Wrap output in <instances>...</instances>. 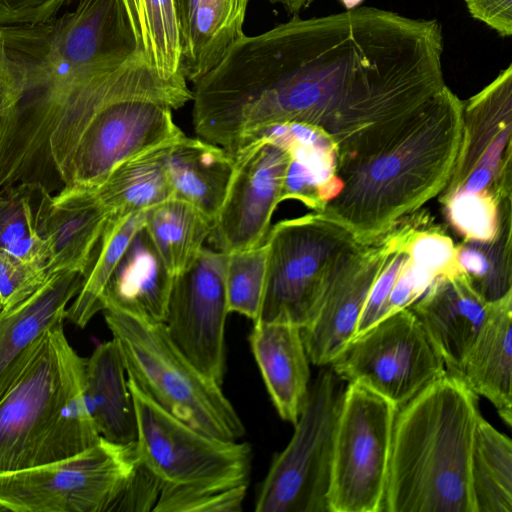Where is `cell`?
<instances>
[{"instance_id": "cell-1", "label": "cell", "mask_w": 512, "mask_h": 512, "mask_svg": "<svg viewBox=\"0 0 512 512\" xmlns=\"http://www.w3.org/2000/svg\"><path fill=\"white\" fill-rule=\"evenodd\" d=\"M442 53L437 20L356 7L244 34L224 58L223 84L246 130L308 124L349 149L446 87Z\"/></svg>"}, {"instance_id": "cell-2", "label": "cell", "mask_w": 512, "mask_h": 512, "mask_svg": "<svg viewBox=\"0 0 512 512\" xmlns=\"http://www.w3.org/2000/svg\"><path fill=\"white\" fill-rule=\"evenodd\" d=\"M478 396L445 374L398 408L383 512H475L470 457Z\"/></svg>"}, {"instance_id": "cell-3", "label": "cell", "mask_w": 512, "mask_h": 512, "mask_svg": "<svg viewBox=\"0 0 512 512\" xmlns=\"http://www.w3.org/2000/svg\"><path fill=\"white\" fill-rule=\"evenodd\" d=\"M121 0H80L38 23L0 25V84L5 100L92 69H110L137 52Z\"/></svg>"}, {"instance_id": "cell-4", "label": "cell", "mask_w": 512, "mask_h": 512, "mask_svg": "<svg viewBox=\"0 0 512 512\" xmlns=\"http://www.w3.org/2000/svg\"><path fill=\"white\" fill-rule=\"evenodd\" d=\"M370 242L321 212L276 223L265 240V285L255 322L307 326L328 289Z\"/></svg>"}, {"instance_id": "cell-5", "label": "cell", "mask_w": 512, "mask_h": 512, "mask_svg": "<svg viewBox=\"0 0 512 512\" xmlns=\"http://www.w3.org/2000/svg\"><path fill=\"white\" fill-rule=\"evenodd\" d=\"M127 377L157 406L207 435L236 441L245 427L221 384L201 372L172 342L163 323L105 309Z\"/></svg>"}, {"instance_id": "cell-6", "label": "cell", "mask_w": 512, "mask_h": 512, "mask_svg": "<svg viewBox=\"0 0 512 512\" xmlns=\"http://www.w3.org/2000/svg\"><path fill=\"white\" fill-rule=\"evenodd\" d=\"M321 367L291 440L260 485L256 512H329L335 434L347 383L330 365Z\"/></svg>"}, {"instance_id": "cell-7", "label": "cell", "mask_w": 512, "mask_h": 512, "mask_svg": "<svg viewBox=\"0 0 512 512\" xmlns=\"http://www.w3.org/2000/svg\"><path fill=\"white\" fill-rule=\"evenodd\" d=\"M135 443L101 437L74 456L0 473V512H111L137 467Z\"/></svg>"}, {"instance_id": "cell-8", "label": "cell", "mask_w": 512, "mask_h": 512, "mask_svg": "<svg viewBox=\"0 0 512 512\" xmlns=\"http://www.w3.org/2000/svg\"><path fill=\"white\" fill-rule=\"evenodd\" d=\"M128 378V377H127ZM137 418L135 454L160 488L248 485L252 448L207 435L169 414L128 379Z\"/></svg>"}, {"instance_id": "cell-9", "label": "cell", "mask_w": 512, "mask_h": 512, "mask_svg": "<svg viewBox=\"0 0 512 512\" xmlns=\"http://www.w3.org/2000/svg\"><path fill=\"white\" fill-rule=\"evenodd\" d=\"M398 407L358 383H347L331 470L329 512H383Z\"/></svg>"}, {"instance_id": "cell-10", "label": "cell", "mask_w": 512, "mask_h": 512, "mask_svg": "<svg viewBox=\"0 0 512 512\" xmlns=\"http://www.w3.org/2000/svg\"><path fill=\"white\" fill-rule=\"evenodd\" d=\"M329 365L345 383L361 384L398 408L447 374L409 307L353 337Z\"/></svg>"}, {"instance_id": "cell-11", "label": "cell", "mask_w": 512, "mask_h": 512, "mask_svg": "<svg viewBox=\"0 0 512 512\" xmlns=\"http://www.w3.org/2000/svg\"><path fill=\"white\" fill-rule=\"evenodd\" d=\"M57 325L22 353L0 383V473L34 466L52 425L61 383Z\"/></svg>"}, {"instance_id": "cell-12", "label": "cell", "mask_w": 512, "mask_h": 512, "mask_svg": "<svg viewBox=\"0 0 512 512\" xmlns=\"http://www.w3.org/2000/svg\"><path fill=\"white\" fill-rule=\"evenodd\" d=\"M227 256L204 247L194 262L174 277L163 323L176 347L219 384L226 371Z\"/></svg>"}, {"instance_id": "cell-13", "label": "cell", "mask_w": 512, "mask_h": 512, "mask_svg": "<svg viewBox=\"0 0 512 512\" xmlns=\"http://www.w3.org/2000/svg\"><path fill=\"white\" fill-rule=\"evenodd\" d=\"M232 156V177L208 237L215 250L225 253L265 242L273 212L282 202L290 161L289 150L265 136L250 140Z\"/></svg>"}, {"instance_id": "cell-14", "label": "cell", "mask_w": 512, "mask_h": 512, "mask_svg": "<svg viewBox=\"0 0 512 512\" xmlns=\"http://www.w3.org/2000/svg\"><path fill=\"white\" fill-rule=\"evenodd\" d=\"M404 227L395 229L393 226L374 238L362 257L328 289L318 312L302 328L305 349L312 364L329 365L355 336L371 287Z\"/></svg>"}, {"instance_id": "cell-15", "label": "cell", "mask_w": 512, "mask_h": 512, "mask_svg": "<svg viewBox=\"0 0 512 512\" xmlns=\"http://www.w3.org/2000/svg\"><path fill=\"white\" fill-rule=\"evenodd\" d=\"M512 65L475 96L462 102V138L445 192L475 168L491 172L503 194H510Z\"/></svg>"}, {"instance_id": "cell-16", "label": "cell", "mask_w": 512, "mask_h": 512, "mask_svg": "<svg viewBox=\"0 0 512 512\" xmlns=\"http://www.w3.org/2000/svg\"><path fill=\"white\" fill-rule=\"evenodd\" d=\"M491 304L457 271L435 277L409 308L444 362L447 373L459 377Z\"/></svg>"}, {"instance_id": "cell-17", "label": "cell", "mask_w": 512, "mask_h": 512, "mask_svg": "<svg viewBox=\"0 0 512 512\" xmlns=\"http://www.w3.org/2000/svg\"><path fill=\"white\" fill-rule=\"evenodd\" d=\"M35 224L48 245V271L84 275L108 213L91 189L66 188L49 194L36 190Z\"/></svg>"}, {"instance_id": "cell-18", "label": "cell", "mask_w": 512, "mask_h": 512, "mask_svg": "<svg viewBox=\"0 0 512 512\" xmlns=\"http://www.w3.org/2000/svg\"><path fill=\"white\" fill-rule=\"evenodd\" d=\"M249 340L274 407L284 421L294 425L310 387L302 328L289 322L257 321Z\"/></svg>"}, {"instance_id": "cell-19", "label": "cell", "mask_w": 512, "mask_h": 512, "mask_svg": "<svg viewBox=\"0 0 512 512\" xmlns=\"http://www.w3.org/2000/svg\"><path fill=\"white\" fill-rule=\"evenodd\" d=\"M174 277L143 227L131 239L101 298L113 309L152 323H164Z\"/></svg>"}, {"instance_id": "cell-20", "label": "cell", "mask_w": 512, "mask_h": 512, "mask_svg": "<svg viewBox=\"0 0 512 512\" xmlns=\"http://www.w3.org/2000/svg\"><path fill=\"white\" fill-rule=\"evenodd\" d=\"M249 1L174 0L187 81H198L244 35Z\"/></svg>"}, {"instance_id": "cell-21", "label": "cell", "mask_w": 512, "mask_h": 512, "mask_svg": "<svg viewBox=\"0 0 512 512\" xmlns=\"http://www.w3.org/2000/svg\"><path fill=\"white\" fill-rule=\"evenodd\" d=\"M55 342L60 366V394L52 425L35 465L74 456L101 439L86 398V359L69 344L63 323L55 327Z\"/></svg>"}, {"instance_id": "cell-22", "label": "cell", "mask_w": 512, "mask_h": 512, "mask_svg": "<svg viewBox=\"0 0 512 512\" xmlns=\"http://www.w3.org/2000/svg\"><path fill=\"white\" fill-rule=\"evenodd\" d=\"M488 399L507 426L512 424V293L492 302L459 376Z\"/></svg>"}, {"instance_id": "cell-23", "label": "cell", "mask_w": 512, "mask_h": 512, "mask_svg": "<svg viewBox=\"0 0 512 512\" xmlns=\"http://www.w3.org/2000/svg\"><path fill=\"white\" fill-rule=\"evenodd\" d=\"M234 167L224 148L185 134L172 141L165 170L173 197L197 208L214 225L225 199Z\"/></svg>"}, {"instance_id": "cell-24", "label": "cell", "mask_w": 512, "mask_h": 512, "mask_svg": "<svg viewBox=\"0 0 512 512\" xmlns=\"http://www.w3.org/2000/svg\"><path fill=\"white\" fill-rule=\"evenodd\" d=\"M82 283L83 276L78 272L57 271L27 299L0 309V383L37 338L66 320L68 304L77 296Z\"/></svg>"}, {"instance_id": "cell-25", "label": "cell", "mask_w": 512, "mask_h": 512, "mask_svg": "<svg viewBox=\"0 0 512 512\" xmlns=\"http://www.w3.org/2000/svg\"><path fill=\"white\" fill-rule=\"evenodd\" d=\"M125 373L121 350L113 338L99 344L86 359L85 392L91 416L100 436L119 445L134 444L138 434Z\"/></svg>"}, {"instance_id": "cell-26", "label": "cell", "mask_w": 512, "mask_h": 512, "mask_svg": "<svg viewBox=\"0 0 512 512\" xmlns=\"http://www.w3.org/2000/svg\"><path fill=\"white\" fill-rule=\"evenodd\" d=\"M171 142L122 162L99 186L91 189L108 216L125 217L147 211L173 198L165 170V155Z\"/></svg>"}, {"instance_id": "cell-27", "label": "cell", "mask_w": 512, "mask_h": 512, "mask_svg": "<svg viewBox=\"0 0 512 512\" xmlns=\"http://www.w3.org/2000/svg\"><path fill=\"white\" fill-rule=\"evenodd\" d=\"M475 512L512 511V443L480 414L470 457Z\"/></svg>"}, {"instance_id": "cell-28", "label": "cell", "mask_w": 512, "mask_h": 512, "mask_svg": "<svg viewBox=\"0 0 512 512\" xmlns=\"http://www.w3.org/2000/svg\"><path fill=\"white\" fill-rule=\"evenodd\" d=\"M212 227L197 208L174 197L149 209L144 226L173 277L194 262Z\"/></svg>"}, {"instance_id": "cell-29", "label": "cell", "mask_w": 512, "mask_h": 512, "mask_svg": "<svg viewBox=\"0 0 512 512\" xmlns=\"http://www.w3.org/2000/svg\"><path fill=\"white\" fill-rule=\"evenodd\" d=\"M147 211L125 217L108 216L83 275L81 289L66 310V320L84 328L102 311L101 298L104 289L131 239L145 226Z\"/></svg>"}, {"instance_id": "cell-30", "label": "cell", "mask_w": 512, "mask_h": 512, "mask_svg": "<svg viewBox=\"0 0 512 512\" xmlns=\"http://www.w3.org/2000/svg\"><path fill=\"white\" fill-rule=\"evenodd\" d=\"M121 2L134 34L137 50L146 57L161 77H184L174 0Z\"/></svg>"}, {"instance_id": "cell-31", "label": "cell", "mask_w": 512, "mask_h": 512, "mask_svg": "<svg viewBox=\"0 0 512 512\" xmlns=\"http://www.w3.org/2000/svg\"><path fill=\"white\" fill-rule=\"evenodd\" d=\"M35 200L36 189L23 184L0 189V249L47 266L49 249L36 229Z\"/></svg>"}, {"instance_id": "cell-32", "label": "cell", "mask_w": 512, "mask_h": 512, "mask_svg": "<svg viewBox=\"0 0 512 512\" xmlns=\"http://www.w3.org/2000/svg\"><path fill=\"white\" fill-rule=\"evenodd\" d=\"M510 225L491 241H466L456 248L455 261L470 285L488 302L512 293L510 265Z\"/></svg>"}, {"instance_id": "cell-33", "label": "cell", "mask_w": 512, "mask_h": 512, "mask_svg": "<svg viewBox=\"0 0 512 512\" xmlns=\"http://www.w3.org/2000/svg\"><path fill=\"white\" fill-rule=\"evenodd\" d=\"M225 287L229 313L235 312L255 322L265 285L266 245L227 253Z\"/></svg>"}, {"instance_id": "cell-34", "label": "cell", "mask_w": 512, "mask_h": 512, "mask_svg": "<svg viewBox=\"0 0 512 512\" xmlns=\"http://www.w3.org/2000/svg\"><path fill=\"white\" fill-rule=\"evenodd\" d=\"M448 218L452 225L465 237L466 241L488 242L493 240L510 219L500 221L499 205L488 194H473L456 191L443 199Z\"/></svg>"}, {"instance_id": "cell-35", "label": "cell", "mask_w": 512, "mask_h": 512, "mask_svg": "<svg viewBox=\"0 0 512 512\" xmlns=\"http://www.w3.org/2000/svg\"><path fill=\"white\" fill-rule=\"evenodd\" d=\"M248 485L229 488H160L155 512H239Z\"/></svg>"}, {"instance_id": "cell-36", "label": "cell", "mask_w": 512, "mask_h": 512, "mask_svg": "<svg viewBox=\"0 0 512 512\" xmlns=\"http://www.w3.org/2000/svg\"><path fill=\"white\" fill-rule=\"evenodd\" d=\"M49 275L45 264L26 262L0 249L1 308H11L30 297Z\"/></svg>"}, {"instance_id": "cell-37", "label": "cell", "mask_w": 512, "mask_h": 512, "mask_svg": "<svg viewBox=\"0 0 512 512\" xmlns=\"http://www.w3.org/2000/svg\"><path fill=\"white\" fill-rule=\"evenodd\" d=\"M424 224V223H423ZM412 234L407 250L411 262L427 269L435 277L460 271L451 239L437 229H420Z\"/></svg>"}, {"instance_id": "cell-38", "label": "cell", "mask_w": 512, "mask_h": 512, "mask_svg": "<svg viewBox=\"0 0 512 512\" xmlns=\"http://www.w3.org/2000/svg\"><path fill=\"white\" fill-rule=\"evenodd\" d=\"M80 0H0V25L38 23Z\"/></svg>"}, {"instance_id": "cell-39", "label": "cell", "mask_w": 512, "mask_h": 512, "mask_svg": "<svg viewBox=\"0 0 512 512\" xmlns=\"http://www.w3.org/2000/svg\"><path fill=\"white\" fill-rule=\"evenodd\" d=\"M159 492L158 480L138 462L134 475L119 499L115 511H153Z\"/></svg>"}, {"instance_id": "cell-40", "label": "cell", "mask_w": 512, "mask_h": 512, "mask_svg": "<svg viewBox=\"0 0 512 512\" xmlns=\"http://www.w3.org/2000/svg\"><path fill=\"white\" fill-rule=\"evenodd\" d=\"M471 16L498 32L512 34V0H465Z\"/></svg>"}, {"instance_id": "cell-41", "label": "cell", "mask_w": 512, "mask_h": 512, "mask_svg": "<svg viewBox=\"0 0 512 512\" xmlns=\"http://www.w3.org/2000/svg\"><path fill=\"white\" fill-rule=\"evenodd\" d=\"M273 4L282 5L289 13L296 14L314 0H268Z\"/></svg>"}, {"instance_id": "cell-42", "label": "cell", "mask_w": 512, "mask_h": 512, "mask_svg": "<svg viewBox=\"0 0 512 512\" xmlns=\"http://www.w3.org/2000/svg\"><path fill=\"white\" fill-rule=\"evenodd\" d=\"M362 1L363 0H341V2L343 3V5L345 6V8L347 10H351V9H354V8L358 7V5Z\"/></svg>"}, {"instance_id": "cell-43", "label": "cell", "mask_w": 512, "mask_h": 512, "mask_svg": "<svg viewBox=\"0 0 512 512\" xmlns=\"http://www.w3.org/2000/svg\"><path fill=\"white\" fill-rule=\"evenodd\" d=\"M4 103H5V93H4L2 86L0 85V115L3 111Z\"/></svg>"}]
</instances>
